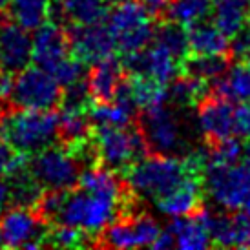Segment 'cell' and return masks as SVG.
I'll return each mask as SVG.
<instances>
[{
    "label": "cell",
    "mask_w": 250,
    "mask_h": 250,
    "mask_svg": "<svg viewBox=\"0 0 250 250\" xmlns=\"http://www.w3.org/2000/svg\"><path fill=\"white\" fill-rule=\"evenodd\" d=\"M207 165V152L188 153L185 159H177L174 155H161L153 153L150 157L135 161L132 167L125 172L126 185L135 195L153 199L172 192L177 185H181L188 175H203Z\"/></svg>",
    "instance_id": "6da1fadb"
},
{
    "label": "cell",
    "mask_w": 250,
    "mask_h": 250,
    "mask_svg": "<svg viewBox=\"0 0 250 250\" xmlns=\"http://www.w3.org/2000/svg\"><path fill=\"white\" fill-rule=\"evenodd\" d=\"M0 130L13 152L33 155L51 146L59 137V113L53 110L15 108L2 115Z\"/></svg>",
    "instance_id": "7a4b0ae2"
},
{
    "label": "cell",
    "mask_w": 250,
    "mask_h": 250,
    "mask_svg": "<svg viewBox=\"0 0 250 250\" xmlns=\"http://www.w3.org/2000/svg\"><path fill=\"white\" fill-rule=\"evenodd\" d=\"M119 215H130L125 203L88 190H68L55 221L81 229L88 236H99Z\"/></svg>",
    "instance_id": "3957f363"
},
{
    "label": "cell",
    "mask_w": 250,
    "mask_h": 250,
    "mask_svg": "<svg viewBox=\"0 0 250 250\" xmlns=\"http://www.w3.org/2000/svg\"><path fill=\"white\" fill-rule=\"evenodd\" d=\"M91 137L101 165L115 172H126L148 153V145L139 126H97Z\"/></svg>",
    "instance_id": "277c9868"
},
{
    "label": "cell",
    "mask_w": 250,
    "mask_h": 250,
    "mask_svg": "<svg viewBox=\"0 0 250 250\" xmlns=\"http://www.w3.org/2000/svg\"><path fill=\"white\" fill-rule=\"evenodd\" d=\"M203 183L215 205L229 212L241 210L250 197V161L239 159L232 165L208 163L203 172Z\"/></svg>",
    "instance_id": "5b68a950"
},
{
    "label": "cell",
    "mask_w": 250,
    "mask_h": 250,
    "mask_svg": "<svg viewBox=\"0 0 250 250\" xmlns=\"http://www.w3.org/2000/svg\"><path fill=\"white\" fill-rule=\"evenodd\" d=\"M7 99L13 108L21 110H53L61 104L62 86L49 71L28 66L11 77Z\"/></svg>",
    "instance_id": "8992f818"
},
{
    "label": "cell",
    "mask_w": 250,
    "mask_h": 250,
    "mask_svg": "<svg viewBox=\"0 0 250 250\" xmlns=\"http://www.w3.org/2000/svg\"><path fill=\"white\" fill-rule=\"evenodd\" d=\"M28 170L44 190L68 192L79 183L83 167L66 146H48L33 153Z\"/></svg>",
    "instance_id": "52a82bcc"
},
{
    "label": "cell",
    "mask_w": 250,
    "mask_h": 250,
    "mask_svg": "<svg viewBox=\"0 0 250 250\" xmlns=\"http://www.w3.org/2000/svg\"><path fill=\"white\" fill-rule=\"evenodd\" d=\"M108 29L123 53H132L150 46L155 28L143 6L135 0H126L108 15Z\"/></svg>",
    "instance_id": "ba28073f"
},
{
    "label": "cell",
    "mask_w": 250,
    "mask_h": 250,
    "mask_svg": "<svg viewBox=\"0 0 250 250\" xmlns=\"http://www.w3.org/2000/svg\"><path fill=\"white\" fill-rule=\"evenodd\" d=\"M139 128L150 152L172 155L185 148L179 119L170 108H167V104L145 108Z\"/></svg>",
    "instance_id": "9c48e42d"
},
{
    "label": "cell",
    "mask_w": 250,
    "mask_h": 250,
    "mask_svg": "<svg viewBox=\"0 0 250 250\" xmlns=\"http://www.w3.org/2000/svg\"><path fill=\"white\" fill-rule=\"evenodd\" d=\"M35 208L13 207L0 215V236L9 249L37 250L46 247V225Z\"/></svg>",
    "instance_id": "30bf717a"
},
{
    "label": "cell",
    "mask_w": 250,
    "mask_h": 250,
    "mask_svg": "<svg viewBox=\"0 0 250 250\" xmlns=\"http://www.w3.org/2000/svg\"><path fill=\"white\" fill-rule=\"evenodd\" d=\"M161 234L159 223L148 214L121 215L111 221L101 234L99 245L110 249H139L152 247Z\"/></svg>",
    "instance_id": "8fae6325"
},
{
    "label": "cell",
    "mask_w": 250,
    "mask_h": 250,
    "mask_svg": "<svg viewBox=\"0 0 250 250\" xmlns=\"http://www.w3.org/2000/svg\"><path fill=\"white\" fill-rule=\"evenodd\" d=\"M123 68L128 75L150 77L161 84L172 83L181 73V61L163 44L152 41L150 48L125 53Z\"/></svg>",
    "instance_id": "7c38bea8"
},
{
    "label": "cell",
    "mask_w": 250,
    "mask_h": 250,
    "mask_svg": "<svg viewBox=\"0 0 250 250\" xmlns=\"http://www.w3.org/2000/svg\"><path fill=\"white\" fill-rule=\"evenodd\" d=\"M71 55L77 57L83 64H95L113 57L115 41L108 26L101 24H70L68 29Z\"/></svg>",
    "instance_id": "4fadbf2b"
},
{
    "label": "cell",
    "mask_w": 250,
    "mask_h": 250,
    "mask_svg": "<svg viewBox=\"0 0 250 250\" xmlns=\"http://www.w3.org/2000/svg\"><path fill=\"white\" fill-rule=\"evenodd\" d=\"M197 215L207 223L212 245L223 247V249L250 247V221L241 210H236L234 214L215 215L208 208L201 207L197 210Z\"/></svg>",
    "instance_id": "5bb4252c"
},
{
    "label": "cell",
    "mask_w": 250,
    "mask_h": 250,
    "mask_svg": "<svg viewBox=\"0 0 250 250\" xmlns=\"http://www.w3.org/2000/svg\"><path fill=\"white\" fill-rule=\"evenodd\" d=\"M33 39L19 22L0 21V70L15 75L31 62Z\"/></svg>",
    "instance_id": "9a60e30c"
},
{
    "label": "cell",
    "mask_w": 250,
    "mask_h": 250,
    "mask_svg": "<svg viewBox=\"0 0 250 250\" xmlns=\"http://www.w3.org/2000/svg\"><path fill=\"white\" fill-rule=\"evenodd\" d=\"M197 125L208 146L234 135V108L227 99L208 93L197 104Z\"/></svg>",
    "instance_id": "2e32d148"
},
{
    "label": "cell",
    "mask_w": 250,
    "mask_h": 250,
    "mask_svg": "<svg viewBox=\"0 0 250 250\" xmlns=\"http://www.w3.org/2000/svg\"><path fill=\"white\" fill-rule=\"evenodd\" d=\"M66 57H70V41L66 29L51 21L41 24L35 31L31 48V61L35 66L51 73Z\"/></svg>",
    "instance_id": "e0dca14e"
},
{
    "label": "cell",
    "mask_w": 250,
    "mask_h": 250,
    "mask_svg": "<svg viewBox=\"0 0 250 250\" xmlns=\"http://www.w3.org/2000/svg\"><path fill=\"white\" fill-rule=\"evenodd\" d=\"M205 183L199 174L188 175L181 185L157 199V208L168 217H181L192 215L203 207V192Z\"/></svg>",
    "instance_id": "ac0fdd59"
},
{
    "label": "cell",
    "mask_w": 250,
    "mask_h": 250,
    "mask_svg": "<svg viewBox=\"0 0 250 250\" xmlns=\"http://www.w3.org/2000/svg\"><path fill=\"white\" fill-rule=\"evenodd\" d=\"M123 62L115 61L113 57H108L101 62H95L90 75L86 79L90 95L95 103H108L113 101L117 95L119 86L123 84Z\"/></svg>",
    "instance_id": "d6986e66"
},
{
    "label": "cell",
    "mask_w": 250,
    "mask_h": 250,
    "mask_svg": "<svg viewBox=\"0 0 250 250\" xmlns=\"http://www.w3.org/2000/svg\"><path fill=\"white\" fill-rule=\"evenodd\" d=\"M210 93L230 103H249L250 101V62L239 61L221 77L210 81Z\"/></svg>",
    "instance_id": "ffe728a7"
},
{
    "label": "cell",
    "mask_w": 250,
    "mask_h": 250,
    "mask_svg": "<svg viewBox=\"0 0 250 250\" xmlns=\"http://www.w3.org/2000/svg\"><path fill=\"white\" fill-rule=\"evenodd\" d=\"M168 230L174 234L175 247L181 250H203L212 245L208 227L197 214L174 217Z\"/></svg>",
    "instance_id": "44dd1931"
},
{
    "label": "cell",
    "mask_w": 250,
    "mask_h": 250,
    "mask_svg": "<svg viewBox=\"0 0 250 250\" xmlns=\"http://www.w3.org/2000/svg\"><path fill=\"white\" fill-rule=\"evenodd\" d=\"M230 42L215 24L197 22L188 28V53L197 55H229ZM230 57V55H229Z\"/></svg>",
    "instance_id": "7402d4cb"
},
{
    "label": "cell",
    "mask_w": 250,
    "mask_h": 250,
    "mask_svg": "<svg viewBox=\"0 0 250 250\" xmlns=\"http://www.w3.org/2000/svg\"><path fill=\"white\" fill-rule=\"evenodd\" d=\"M214 24L227 37L236 35L250 19V0H214Z\"/></svg>",
    "instance_id": "603a6c76"
},
{
    "label": "cell",
    "mask_w": 250,
    "mask_h": 250,
    "mask_svg": "<svg viewBox=\"0 0 250 250\" xmlns=\"http://www.w3.org/2000/svg\"><path fill=\"white\" fill-rule=\"evenodd\" d=\"M229 70V55H197L188 53L181 61V73L201 81H214Z\"/></svg>",
    "instance_id": "cb8c5ba5"
},
{
    "label": "cell",
    "mask_w": 250,
    "mask_h": 250,
    "mask_svg": "<svg viewBox=\"0 0 250 250\" xmlns=\"http://www.w3.org/2000/svg\"><path fill=\"white\" fill-rule=\"evenodd\" d=\"M59 137L68 148L91 139L88 110H62V113H59Z\"/></svg>",
    "instance_id": "d4e9b609"
},
{
    "label": "cell",
    "mask_w": 250,
    "mask_h": 250,
    "mask_svg": "<svg viewBox=\"0 0 250 250\" xmlns=\"http://www.w3.org/2000/svg\"><path fill=\"white\" fill-rule=\"evenodd\" d=\"M128 90L132 95L133 103L137 108H152V106L167 104L168 101V88L165 84L153 81L150 77L130 75L126 79Z\"/></svg>",
    "instance_id": "484cf974"
},
{
    "label": "cell",
    "mask_w": 250,
    "mask_h": 250,
    "mask_svg": "<svg viewBox=\"0 0 250 250\" xmlns=\"http://www.w3.org/2000/svg\"><path fill=\"white\" fill-rule=\"evenodd\" d=\"M61 6L71 24H101L108 17V0H61Z\"/></svg>",
    "instance_id": "4316f807"
},
{
    "label": "cell",
    "mask_w": 250,
    "mask_h": 250,
    "mask_svg": "<svg viewBox=\"0 0 250 250\" xmlns=\"http://www.w3.org/2000/svg\"><path fill=\"white\" fill-rule=\"evenodd\" d=\"M210 93V83L195 79V77L179 75L172 81L168 88V99L177 106H195Z\"/></svg>",
    "instance_id": "83f0119b"
},
{
    "label": "cell",
    "mask_w": 250,
    "mask_h": 250,
    "mask_svg": "<svg viewBox=\"0 0 250 250\" xmlns=\"http://www.w3.org/2000/svg\"><path fill=\"white\" fill-rule=\"evenodd\" d=\"M49 2L51 0H9L7 7L15 22L31 31L48 21Z\"/></svg>",
    "instance_id": "f1b7e54d"
},
{
    "label": "cell",
    "mask_w": 250,
    "mask_h": 250,
    "mask_svg": "<svg viewBox=\"0 0 250 250\" xmlns=\"http://www.w3.org/2000/svg\"><path fill=\"white\" fill-rule=\"evenodd\" d=\"M212 4L214 0H174L168 17L181 26L190 28L212 13Z\"/></svg>",
    "instance_id": "f546056e"
},
{
    "label": "cell",
    "mask_w": 250,
    "mask_h": 250,
    "mask_svg": "<svg viewBox=\"0 0 250 250\" xmlns=\"http://www.w3.org/2000/svg\"><path fill=\"white\" fill-rule=\"evenodd\" d=\"M153 41L170 49L179 61H183L188 55V31H185V26H181L174 21L163 24L155 29Z\"/></svg>",
    "instance_id": "4dcf8cb0"
},
{
    "label": "cell",
    "mask_w": 250,
    "mask_h": 250,
    "mask_svg": "<svg viewBox=\"0 0 250 250\" xmlns=\"http://www.w3.org/2000/svg\"><path fill=\"white\" fill-rule=\"evenodd\" d=\"M46 245L59 249H79L88 245V234L81 229L59 223V227H53L46 232Z\"/></svg>",
    "instance_id": "1f68e13d"
},
{
    "label": "cell",
    "mask_w": 250,
    "mask_h": 250,
    "mask_svg": "<svg viewBox=\"0 0 250 250\" xmlns=\"http://www.w3.org/2000/svg\"><path fill=\"white\" fill-rule=\"evenodd\" d=\"M90 101L91 95L86 81H79V83L62 88V99H61L62 110H88Z\"/></svg>",
    "instance_id": "d6a6232c"
},
{
    "label": "cell",
    "mask_w": 250,
    "mask_h": 250,
    "mask_svg": "<svg viewBox=\"0 0 250 250\" xmlns=\"http://www.w3.org/2000/svg\"><path fill=\"white\" fill-rule=\"evenodd\" d=\"M51 75L55 77L57 83L61 84L62 88H66V86H70V84H75V83H79V81H83L84 64L73 55L66 57L62 62L51 71Z\"/></svg>",
    "instance_id": "836d02e7"
},
{
    "label": "cell",
    "mask_w": 250,
    "mask_h": 250,
    "mask_svg": "<svg viewBox=\"0 0 250 250\" xmlns=\"http://www.w3.org/2000/svg\"><path fill=\"white\" fill-rule=\"evenodd\" d=\"M229 55L237 61H249L250 57V19L243 24V28L232 35Z\"/></svg>",
    "instance_id": "e575fe53"
},
{
    "label": "cell",
    "mask_w": 250,
    "mask_h": 250,
    "mask_svg": "<svg viewBox=\"0 0 250 250\" xmlns=\"http://www.w3.org/2000/svg\"><path fill=\"white\" fill-rule=\"evenodd\" d=\"M24 161H26V155L13 152L11 146L4 141V137H2V130H0V177H2V175L11 174L15 168L21 167Z\"/></svg>",
    "instance_id": "d590c367"
},
{
    "label": "cell",
    "mask_w": 250,
    "mask_h": 250,
    "mask_svg": "<svg viewBox=\"0 0 250 250\" xmlns=\"http://www.w3.org/2000/svg\"><path fill=\"white\" fill-rule=\"evenodd\" d=\"M234 133L245 139L250 137V101L241 103V106L234 110Z\"/></svg>",
    "instance_id": "8d00e7d4"
},
{
    "label": "cell",
    "mask_w": 250,
    "mask_h": 250,
    "mask_svg": "<svg viewBox=\"0 0 250 250\" xmlns=\"http://www.w3.org/2000/svg\"><path fill=\"white\" fill-rule=\"evenodd\" d=\"M150 19H163L170 11L174 0H137Z\"/></svg>",
    "instance_id": "74e56055"
},
{
    "label": "cell",
    "mask_w": 250,
    "mask_h": 250,
    "mask_svg": "<svg viewBox=\"0 0 250 250\" xmlns=\"http://www.w3.org/2000/svg\"><path fill=\"white\" fill-rule=\"evenodd\" d=\"M152 247L155 250H167V249H172L175 247V239H174V234L170 232V230H161V234L157 236V239L152 243Z\"/></svg>",
    "instance_id": "f35d334b"
},
{
    "label": "cell",
    "mask_w": 250,
    "mask_h": 250,
    "mask_svg": "<svg viewBox=\"0 0 250 250\" xmlns=\"http://www.w3.org/2000/svg\"><path fill=\"white\" fill-rule=\"evenodd\" d=\"M9 86H11V77L2 71V75H0V117H2V111H4V99L9 93Z\"/></svg>",
    "instance_id": "ab89813d"
},
{
    "label": "cell",
    "mask_w": 250,
    "mask_h": 250,
    "mask_svg": "<svg viewBox=\"0 0 250 250\" xmlns=\"http://www.w3.org/2000/svg\"><path fill=\"white\" fill-rule=\"evenodd\" d=\"M9 201H11V195H9L7 181H0V215L6 212V207Z\"/></svg>",
    "instance_id": "60d3db41"
},
{
    "label": "cell",
    "mask_w": 250,
    "mask_h": 250,
    "mask_svg": "<svg viewBox=\"0 0 250 250\" xmlns=\"http://www.w3.org/2000/svg\"><path fill=\"white\" fill-rule=\"evenodd\" d=\"M7 6H9V0H0V13H2V11H6Z\"/></svg>",
    "instance_id": "b9f144b4"
},
{
    "label": "cell",
    "mask_w": 250,
    "mask_h": 250,
    "mask_svg": "<svg viewBox=\"0 0 250 250\" xmlns=\"http://www.w3.org/2000/svg\"><path fill=\"white\" fill-rule=\"evenodd\" d=\"M121 2H126V0H108V4H115V6L121 4Z\"/></svg>",
    "instance_id": "7bdbcfd3"
},
{
    "label": "cell",
    "mask_w": 250,
    "mask_h": 250,
    "mask_svg": "<svg viewBox=\"0 0 250 250\" xmlns=\"http://www.w3.org/2000/svg\"><path fill=\"white\" fill-rule=\"evenodd\" d=\"M2 245H4V241H2V236H0V247H2Z\"/></svg>",
    "instance_id": "ee69618b"
},
{
    "label": "cell",
    "mask_w": 250,
    "mask_h": 250,
    "mask_svg": "<svg viewBox=\"0 0 250 250\" xmlns=\"http://www.w3.org/2000/svg\"><path fill=\"white\" fill-rule=\"evenodd\" d=\"M249 62H250V57H249Z\"/></svg>",
    "instance_id": "f6af8a7d"
}]
</instances>
